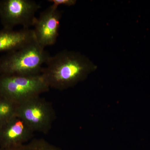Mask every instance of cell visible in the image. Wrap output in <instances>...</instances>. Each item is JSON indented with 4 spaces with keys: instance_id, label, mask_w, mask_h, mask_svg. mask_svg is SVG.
Here are the masks:
<instances>
[{
    "instance_id": "2",
    "label": "cell",
    "mask_w": 150,
    "mask_h": 150,
    "mask_svg": "<svg viewBox=\"0 0 150 150\" xmlns=\"http://www.w3.org/2000/svg\"><path fill=\"white\" fill-rule=\"evenodd\" d=\"M50 55L36 41L0 58V75L40 74Z\"/></svg>"
},
{
    "instance_id": "8",
    "label": "cell",
    "mask_w": 150,
    "mask_h": 150,
    "mask_svg": "<svg viewBox=\"0 0 150 150\" xmlns=\"http://www.w3.org/2000/svg\"><path fill=\"white\" fill-rule=\"evenodd\" d=\"M35 41L33 29H4L0 30V52L16 51Z\"/></svg>"
},
{
    "instance_id": "5",
    "label": "cell",
    "mask_w": 150,
    "mask_h": 150,
    "mask_svg": "<svg viewBox=\"0 0 150 150\" xmlns=\"http://www.w3.org/2000/svg\"><path fill=\"white\" fill-rule=\"evenodd\" d=\"M40 8V5L32 0H1L0 20L4 29L13 30L18 25L30 29Z\"/></svg>"
},
{
    "instance_id": "4",
    "label": "cell",
    "mask_w": 150,
    "mask_h": 150,
    "mask_svg": "<svg viewBox=\"0 0 150 150\" xmlns=\"http://www.w3.org/2000/svg\"><path fill=\"white\" fill-rule=\"evenodd\" d=\"M16 115L33 132L45 134L51 130L55 118L52 105L40 96L18 105Z\"/></svg>"
},
{
    "instance_id": "3",
    "label": "cell",
    "mask_w": 150,
    "mask_h": 150,
    "mask_svg": "<svg viewBox=\"0 0 150 150\" xmlns=\"http://www.w3.org/2000/svg\"><path fill=\"white\" fill-rule=\"evenodd\" d=\"M41 74L0 75V95L18 105L49 90Z\"/></svg>"
},
{
    "instance_id": "6",
    "label": "cell",
    "mask_w": 150,
    "mask_h": 150,
    "mask_svg": "<svg viewBox=\"0 0 150 150\" xmlns=\"http://www.w3.org/2000/svg\"><path fill=\"white\" fill-rule=\"evenodd\" d=\"M62 16L58 8L52 5L36 17L33 30L35 41L39 45L45 48L56 43Z\"/></svg>"
},
{
    "instance_id": "11",
    "label": "cell",
    "mask_w": 150,
    "mask_h": 150,
    "mask_svg": "<svg viewBox=\"0 0 150 150\" xmlns=\"http://www.w3.org/2000/svg\"><path fill=\"white\" fill-rule=\"evenodd\" d=\"M48 1L52 3V5L57 8L61 5L71 6L74 5L76 3V0H49Z\"/></svg>"
},
{
    "instance_id": "10",
    "label": "cell",
    "mask_w": 150,
    "mask_h": 150,
    "mask_svg": "<svg viewBox=\"0 0 150 150\" xmlns=\"http://www.w3.org/2000/svg\"><path fill=\"white\" fill-rule=\"evenodd\" d=\"M17 105L0 95V126L16 116Z\"/></svg>"
},
{
    "instance_id": "1",
    "label": "cell",
    "mask_w": 150,
    "mask_h": 150,
    "mask_svg": "<svg viewBox=\"0 0 150 150\" xmlns=\"http://www.w3.org/2000/svg\"><path fill=\"white\" fill-rule=\"evenodd\" d=\"M96 68L80 53L65 50L50 56L40 74L50 88L63 91L85 80Z\"/></svg>"
},
{
    "instance_id": "9",
    "label": "cell",
    "mask_w": 150,
    "mask_h": 150,
    "mask_svg": "<svg viewBox=\"0 0 150 150\" xmlns=\"http://www.w3.org/2000/svg\"><path fill=\"white\" fill-rule=\"evenodd\" d=\"M0 150H62L44 139H34L23 144L10 148H1Z\"/></svg>"
},
{
    "instance_id": "7",
    "label": "cell",
    "mask_w": 150,
    "mask_h": 150,
    "mask_svg": "<svg viewBox=\"0 0 150 150\" xmlns=\"http://www.w3.org/2000/svg\"><path fill=\"white\" fill-rule=\"evenodd\" d=\"M34 132L17 115L0 126V147L17 146L31 141Z\"/></svg>"
}]
</instances>
